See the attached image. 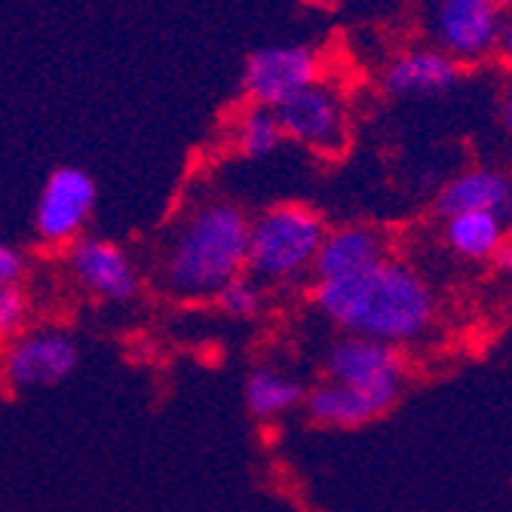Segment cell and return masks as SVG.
Masks as SVG:
<instances>
[{
    "mask_svg": "<svg viewBox=\"0 0 512 512\" xmlns=\"http://www.w3.org/2000/svg\"><path fill=\"white\" fill-rule=\"evenodd\" d=\"M310 304L338 335L399 350L427 338L439 319V298L427 276L396 255L356 276L310 283Z\"/></svg>",
    "mask_w": 512,
    "mask_h": 512,
    "instance_id": "1",
    "label": "cell"
},
{
    "mask_svg": "<svg viewBox=\"0 0 512 512\" xmlns=\"http://www.w3.org/2000/svg\"><path fill=\"white\" fill-rule=\"evenodd\" d=\"M252 215L234 203L209 197L178 218L160 249L157 283L163 295L184 304H209L230 279L246 273Z\"/></svg>",
    "mask_w": 512,
    "mask_h": 512,
    "instance_id": "2",
    "label": "cell"
},
{
    "mask_svg": "<svg viewBox=\"0 0 512 512\" xmlns=\"http://www.w3.org/2000/svg\"><path fill=\"white\" fill-rule=\"evenodd\" d=\"M325 234L329 224L319 209L298 200L273 203L252 215L246 273L264 289H289L298 283L310 286Z\"/></svg>",
    "mask_w": 512,
    "mask_h": 512,
    "instance_id": "3",
    "label": "cell"
},
{
    "mask_svg": "<svg viewBox=\"0 0 512 512\" xmlns=\"http://www.w3.org/2000/svg\"><path fill=\"white\" fill-rule=\"evenodd\" d=\"M322 368L325 381H335L371 396L384 411H390L399 402L408 381L405 350L356 335H338L322 356Z\"/></svg>",
    "mask_w": 512,
    "mask_h": 512,
    "instance_id": "4",
    "label": "cell"
},
{
    "mask_svg": "<svg viewBox=\"0 0 512 512\" xmlns=\"http://www.w3.org/2000/svg\"><path fill=\"white\" fill-rule=\"evenodd\" d=\"M500 19L491 0H421L427 43L463 68L494 59Z\"/></svg>",
    "mask_w": 512,
    "mask_h": 512,
    "instance_id": "5",
    "label": "cell"
},
{
    "mask_svg": "<svg viewBox=\"0 0 512 512\" xmlns=\"http://www.w3.org/2000/svg\"><path fill=\"white\" fill-rule=\"evenodd\" d=\"M99 188L96 178L80 166H59L43 181L37 206H34V237L43 249L65 252L74 246L89 218L96 212Z\"/></svg>",
    "mask_w": 512,
    "mask_h": 512,
    "instance_id": "6",
    "label": "cell"
},
{
    "mask_svg": "<svg viewBox=\"0 0 512 512\" xmlns=\"http://www.w3.org/2000/svg\"><path fill=\"white\" fill-rule=\"evenodd\" d=\"M276 120L289 142L319 157H341L350 145V114L341 89L332 83H313L295 99L276 108Z\"/></svg>",
    "mask_w": 512,
    "mask_h": 512,
    "instance_id": "7",
    "label": "cell"
},
{
    "mask_svg": "<svg viewBox=\"0 0 512 512\" xmlns=\"http://www.w3.org/2000/svg\"><path fill=\"white\" fill-rule=\"evenodd\" d=\"M80 365V344L65 329H28L0 350V381L13 393L56 387Z\"/></svg>",
    "mask_w": 512,
    "mask_h": 512,
    "instance_id": "8",
    "label": "cell"
},
{
    "mask_svg": "<svg viewBox=\"0 0 512 512\" xmlns=\"http://www.w3.org/2000/svg\"><path fill=\"white\" fill-rule=\"evenodd\" d=\"M322 80V59L316 50L301 43L261 46L246 59L243 68V92L249 105H261L276 111L295 99L298 92Z\"/></svg>",
    "mask_w": 512,
    "mask_h": 512,
    "instance_id": "9",
    "label": "cell"
},
{
    "mask_svg": "<svg viewBox=\"0 0 512 512\" xmlns=\"http://www.w3.org/2000/svg\"><path fill=\"white\" fill-rule=\"evenodd\" d=\"M62 255L68 276L89 298L102 304H129L142 295V270L120 243L105 237H80Z\"/></svg>",
    "mask_w": 512,
    "mask_h": 512,
    "instance_id": "10",
    "label": "cell"
},
{
    "mask_svg": "<svg viewBox=\"0 0 512 512\" xmlns=\"http://www.w3.org/2000/svg\"><path fill=\"white\" fill-rule=\"evenodd\" d=\"M390 255H393L390 237L378 224L350 221V224L329 227V234H325L319 246L310 283H332V279L356 276L368 267L381 264Z\"/></svg>",
    "mask_w": 512,
    "mask_h": 512,
    "instance_id": "11",
    "label": "cell"
},
{
    "mask_svg": "<svg viewBox=\"0 0 512 512\" xmlns=\"http://www.w3.org/2000/svg\"><path fill=\"white\" fill-rule=\"evenodd\" d=\"M460 77H463V65L439 53L436 46L424 43L396 53L381 71V86L393 99L442 96V92L457 86Z\"/></svg>",
    "mask_w": 512,
    "mask_h": 512,
    "instance_id": "12",
    "label": "cell"
},
{
    "mask_svg": "<svg viewBox=\"0 0 512 512\" xmlns=\"http://www.w3.org/2000/svg\"><path fill=\"white\" fill-rule=\"evenodd\" d=\"M433 209L439 218L467 215V212H494L512 230V178L491 166L463 169L442 184L433 200Z\"/></svg>",
    "mask_w": 512,
    "mask_h": 512,
    "instance_id": "13",
    "label": "cell"
},
{
    "mask_svg": "<svg viewBox=\"0 0 512 512\" xmlns=\"http://www.w3.org/2000/svg\"><path fill=\"white\" fill-rule=\"evenodd\" d=\"M301 408L310 417V424L325 430H359L387 414L371 396L335 381H319L307 387Z\"/></svg>",
    "mask_w": 512,
    "mask_h": 512,
    "instance_id": "14",
    "label": "cell"
},
{
    "mask_svg": "<svg viewBox=\"0 0 512 512\" xmlns=\"http://www.w3.org/2000/svg\"><path fill=\"white\" fill-rule=\"evenodd\" d=\"M509 234V224L494 212H467L442 218V246L467 264H491Z\"/></svg>",
    "mask_w": 512,
    "mask_h": 512,
    "instance_id": "15",
    "label": "cell"
},
{
    "mask_svg": "<svg viewBox=\"0 0 512 512\" xmlns=\"http://www.w3.org/2000/svg\"><path fill=\"white\" fill-rule=\"evenodd\" d=\"M304 396H307V387L279 368H255L246 378V387H243V399H246L249 414L264 424L279 421L283 414L301 408Z\"/></svg>",
    "mask_w": 512,
    "mask_h": 512,
    "instance_id": "16",
    "label": "cell"
},
{
    "mask_svg": "<svg viewBox=\"0 0 512 512\" xmlns=\"http://www.w3.org/2000/svg\"><path fill=\"white\" fill-rule=\"evenodd\" d=\"M286 142L276 111L261 105H243L227 126V145L246 160H264Z\"/></svg>",
    "mask_w": 512,
    "mask_h": 512,
    "instance_id": "17",
    "label": "cell"
},
{
    "mask_svg": "<svg viewBox=\"0 0 512 512\" xmlns=\"http://www.w3.org/2000/svg\"><path fill=\"white\" fill-rule=\"evenodd\" d=\"M209 304L227 319H258L267 304V289L249 273H240L237 279H230Z\"/></svg>",
    "mask_w": 512,
    "mask_h": 512,
    "instance_id": "18",
    "label": "cell"
},
{
    "mask_svg": "<svg viewBox=\"0 0 512 512\" xmlns=\"http://www.w3.org/2000/svg\"><path fill=\"white\" fill-rule=\"evenodd\" d=\"M34 304L22 283H0V350L31 329Z\"/></svg>",
    "mask_w": 512,
    "mask_h": 512,
    "instance_id": "19",
    "label": "cell"
},
{
    "mask_svg": "<svg viewBox=\"0 0 512 512\" xmlns=\"http://www.w3.org/2000/svg\"><path fill=\"white\" fill-rule=\"evenodd\" d=\"M25 273H28L25 252L0 240V283H22Z\"/></svg>",
    "mask_w": 512,
    "mask_h": 512,
    "instance_id": "20",
    "label": "cell"
},
{
    "mask_svg": "<svg viewBox=\"0 0 512 512\" xmlns=\"http://www.w3.org/2000/svg\"><path fill=\"white\" fill-rule=\"evenodd\" d=\"M494 59L512 71V10L503 13L500 19V31H497V46H494Z\"/></svg>",
    "mask_w": 512,
    "mask_h": 512,
    "instance_id": "21",
    "label": "cell"
},
{
    "mask_svg": "<svg viewBox=\"0 0 512 512\" xmlns=\"http://www.w3.org/2000/svg\"><path fill=\"white\" fill-rule=\"evenodd\" d=\"M491 264L497 267V273H503L506 279H512V230L506 234V240H503V246L497 249V255H494Z\"/></svg>",
    "mask_w": 512,
    "mask_h": 512,
    "instance_id": "22",
    "label": "cell"
},
{
    "mask_svg": "<svg viewBox=\"0 0 512 512\" xmlns=\"http://www.w3.org/2000/svg\"><path fill=\"white\" fill-rule=\"evenodd\" d=\"M500 123L512 135V77H509V83L500 92Z\"/></svg>",
    "mask_w": 512,
    "mask_h": 512,
    "instance_id": "23",
    "label": "cell"
},
{
    "mask_svg": "<svg viewBox=\"0 0 512 512\" xmlns=\"http://www.w3.org/2000/svg\"><path fill=\"white\" fill-rule=\"evenodd\" d=\"M491 4H494L500 13H509V10H512V0H491Z\"/></svg>",
    "mask_w": 512,
    "mask_h": 512,
    "instance_id": "24",
    "label": "cell"
},
{
    "mask_svg": "<svg viewBox=\"0 0 512 512\" xmlns=\"http://www.w3.org/2000/svg\"><path fill=\"white\" fill-rule=\"evenodd\" d=\"M307 4H313V7H335L338 0H307Z\"/></svg>",
    "mask_w": 512,
    "mask_h": 512,
    "instance_id": "25",
    "label": "cell"
}]
</instances>
